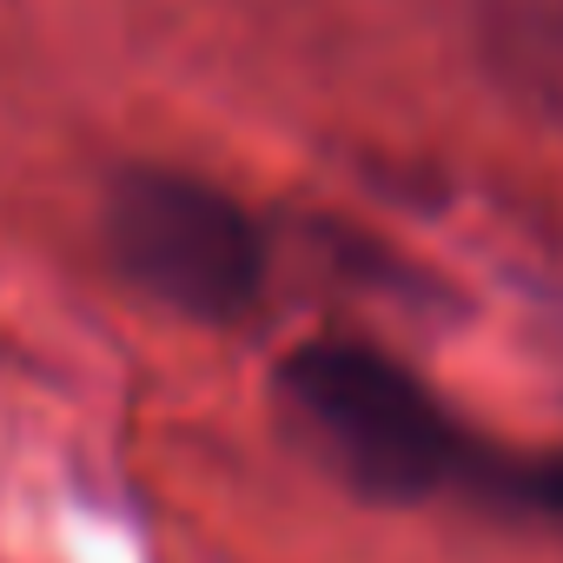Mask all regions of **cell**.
<instances>
[{
    "label": "cell",
    "mask_w": 563,
    "mask_h": 563,
    "mask_svg": "<svg viewBox=\"0 0 563 563\" xmlns=\"http://www.w3.org/2000/svg\"><path fill=\"white\" fill-rule=\"evenodd\" d=\"M278 411L339 484L372 504H418L471 464L451 411L398 358L358 339L299 345L278 365Z\"/></svg>",
    "instance_id": "cell-1"
},
{
    "label": "cell",
    "mask_w": 563,
    "mask_h": 563,
    "mask_svg": "<svg viewBox=\"0 0 563 563\" xmlns=\"http://www.w3.org/2000/svg\"><path fill=\"white\" fill-rule=\"evenodd\" d=\"M107 245L146 299L206 325L239 319L265 278V239L252 212L179 166H126L113 179Z\"/></svg>",
    "instance_id": "cell-2"
},
{
    "label": "cell",
    "mask_w": 563,
    "mask_h": 563,
    "mask_svg": "<svg viewBox=\"0 0 563 563\" xmlns=\"http://www.w3.org/2000/svg\"><path fill=\"white\" fill-rule=\"evenodd\" d=\"M484 60L510 100L563 126V0H497L484 14Z\"/></svg>",
    "instance_id": "cell-3"
}]
</instances>
